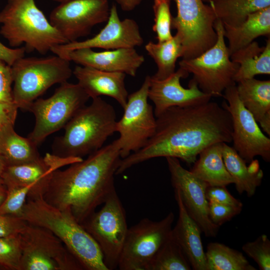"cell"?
Listing matches in <instances>:
<instances>
[{
	"label": "cell",
	"instance_id": "1",
	"mask_svg": "<svg viewBox=\"0 0 270 270\" xmlns=\"http://www.w3.org/2000/svg\"><path fill=\"white\" fill-rule=\"evenodd\" d=\"M156 120L153 136L142 148L120 160L116 174L158 157L174 158L194 164L200 152L208 146L232 141L230 114L216 102L172 106Z\"/></svg>",
	"mask_w": 270,
	"mask_h": 270
},
{
	"label": "cell",
	"instance_id": "2",
	"mask_svg": "<svg viewBox=\"0 0 270 270\" xmlns=\"http://www.w3.org/2000/svg\"><path fill=\"white\" fill-rule=\"evenodd\" d=\"M117 139L50 175L44 194L49 204L70 210L82 224L116 190L114 176L121 160Z\"/></svg>",
	"mask_w": 270,
	"mask_h": 270
},
{
	"label": "cell",
	"instance_id": "3",
	"mask_svg": "<svg viewBox=\"0 0 270 270\" xmlns=\"http://www.w3.org/2000/svg\"><path fill=\"white\" fill-rule=\"evenodd\" d=\"M20 218L50 231L84 270H108L98 245L70 210L52 206L42 196L27 197Z\"/></svg>",
	"mask_w": 270,
	"mask_h": 270
},
{
	"label": "cell",
	"instance_id": "4",
	"mask_svg": "<svg viewBox=\"0 0 270 270\" xmlns=\"http://www.w3.org/2000/svg\"><path fill=\"white\" fill-rule=\"evenodd\" d=\"M114 107L100 97L80 108L64 126L63 136L56 138L52 154L62 158L88 156L102 148L116 132Z\"/></svg>",
	"mask_w": 270,
	"mask_h": 270
},
{
	"label": "cell",
	"instance_id": "5",
	"mask_svg": "<svg viewBox=\"0 0 270 270\" xmlns=\"http://www.w3.org/2000/svg\"><path fill=\"white\" fill-rule=\"evenodd\" d=\"M0 34L10 46L24 44L26 52L44 54L58 45L68 43L50 23L34 0H8L0 11Z\"/></svg>",
	"mask_w": 270,
	"mask_h": 270
},
{
	"label": "cell",
	"instance_id": "6",
	"mask_svg": "<svg viewBox=\"0 0 270 270\" xmlns=\"http://www.w3.org/2000/svg\"><path fill=\"white\" fill-rule=\"evenodd\" d=\"M69 60L58 56H24L12 67L13 102L28 111L31 104L54 84L68 82L72 74Z\"/></svg>",
	"mask_w": 270,
	"mask_h": 270
},
{
	"label": "cell",
	"instance_id": "7",
	"mask_svg": "<svg viewBox=\"0 0 270 270\" xmlns=\"http://www.w3.org/2000/svg\"><path fill=\"white\" fill-rule=\"evenodd\" d=\"M214 28L217 34L216 43L196 58L182 59L178 64L192 74V79L200 90L217 97L222 96L226 88L236 84L234 78L238 65L230 59L222 22L216 19Z\"/></svg>",
	"mask_w": 270,
	"mask_h": 270
},
{
	"label": "cell",
	"instance_id": "8",
	"mask_svg": "<svg viewBox=\"0 0 270 270\" xmlns=\"http://www.w3.org/2000/svg\"><path fill=\"white\" fill-rule=\"evenodd\" d=\"M89 98L78 83L60 84L50 97L37 98L28 107V111L34 116L35 124L28 138L38 146L50 135L64 128Z\"/></svg>",
	"mask_w": 270,
	"mask_h": 270
},
{
	"label": "cell",
	"instance_id": "9",
	"mask_svg": "<svg viewBox=\"0 0 270 270\" xmlns=\"http://www.w3.org/2000/svg\"><path fill=\"white\" fill-rule=\"evenodd\" d=\"M20 235V270H82L80 262L50 231L27 223Z\"/></svg>",
	"mask_w": 270,
	"mask_h": 270
},
{
	"label": "cell",
	"instance_id": "10",
	"mask_svg": "<svg viewBox=\"0 0 270 270\" xmlns=\"http://www.w3.org/2000/svg\"><path fill=\"white\" fill-rule=\"evenodd\" d=\"M174 0L177 14L172 17V28L181 40L182 59L196 58L216 43V18L210 6L202 0Z\"/></svg>",
	"mask_w": 270,
	"mask_h": 270
},
{
	"label": "cell",
	"instance_id": "11",
	"mask_svg": "<svg viewBox=\"0 0 270 270\" xmlns=\"http://www.w3.org/2000/svg\"><path fill=\"white\" fill-rule=\"evenodd\" d=\"M103 204L81 224L98 245L108 270H112L118 268L128 228L126 212L116 190Z\"/></svg>",
	"mask_w": 270,
	"mask_h": 270
},
{
	"label": "cell",
	"instance_id": "12",
	"mask_svg": "<svg viewBox=\"0 0 270 270\" xmlns=\"http://www.w3.org/2000/svg\"><path fill=\"white\" fill-rule=\"evenodd\" d=\"M174 218L171 212L159 221L144 218L128 228L118 268L120 270H146L170 236Z\"/></svg>",
	"mask_w": 270,
	"mask_h": 270
},
{
	"label": "cell",
	"instance_id": "13",
	"mask_svg": "<svg viewBox=\"0 0 270 270\" xmlns=\"http://www.w3.org/2000/svg\"><path fill=\"white\" fill-rule=\"evenodd\" d=\"M150 80V76H146L140 88L128 96L122 116L117 121L122 158L142 148L155 132L156 117L148 101Z\"/></svg>",
	"mask_w": 270,
	"mask_h": 270
},
{
	"label": "cell",
	"instance_id": "14",
	"mask_svg": "<svg viewBox=\"0 0 270 270\" xmlns=\"http://www.w3.org/2000/svg\"><path fill=\"white\" fill-rule=\"evenodd\" d=\"M222 104L228 111L232 122L233 148L246 163L256 156L270 161V138L260 130L251 113L238 97L236 84L226 88Z\"/></svg>",
	"mask_w": 270,
	"mask_h": 270
},
{
	"label": "cell",
	"instance_id": "15",
	"mask_svg": "<svg viewBox=\"0 0 270 270\" xmlns=\"http://www.w3.org/2000/svg\"><path fill=\"white\" fill-rule=\"evenodd\" d=\"M110 11L108 0H72L54 8L49 21L70 42L88 35L95 26L106 22Z\"/></svg>",
	"mask_w": 270,
	"mask_h": 270
},
{
	"label": "cell",
	"instance_id": "16",
	"mask_svg": "<svg viewBox=\"0 0 270 270\" xmlns=\"http://www.w3.org/2000/svg\"><path fill=\"white\" fill-rule=\"evenodd\" d=\"M172 184L178 192L188 214L206 237H215L220 226L214 224L208 216V202L206 197L208 185L190 170L184 168L178 159L166 158Z\"/></svg>",
	"mask_w": 270,
	"mask_h": 270
},
{
	"label": "cell",
	"instance_id": "17",
	"mask_svg": "<svg viewBox=\"0 0 270 270\" xmlns=\"http://www.w3.org/2000/svg\"><path fill=\"white\" fill-rule=\"evenodd\" d=\"M106 24L94 37L82 41H75L53 47L50 51L60 53L82 48H100L105 50L135 48L141 46L144 38L139 26L132 18L121 20L117 7L112 4Z\"/></svg>",
	"mask_w": 270,
	"mask_h": 270
},
{
	"label": "cell",
	"instance_id": "18",
	"mask_svg": "<svg viewBox=\"0 0 270 270\" xmlns=\"http://www.w3.org/2000/svg\"><path fill=\"white\" fill-rule=\"evenodd\" d=\"M189 74L179 68L164 80H155L150 76L148 98L154 104L156 118L172 106H194L210 101L212 96L200 90L194 80L189 82L188 88L181 85V78H187Z\"/></svg>",
	"mask_w": 270,
	"mask_h": 270
},
{
	"label": "cell",
	"instance_id": "19",
	"mask_svg": "<svg viewBox=\"0 0 270 270\" xmlns=\"http://www.w3.org/2000/svg\"><path fill=\"white\" fill-rule=\"evenodd\" d=\"M58 56L80 66L111 72H120L135 76L144 62L135 48H123L96 52L82 48L60 53Z\"/></svg>",
	"mask_w": 270,
	"mask_h": 270
},
{
	"label": "cell",
	"instance_id": "20",
	"mask_svg": "<svg viewBox=\"0 0 270 270\" xmlns=\"http://www.w3.org/2000/svg\"><path fill=\"white\" fill-rule=\"evenodd\" d=\"M72 74L90 98L108 96L116 100L122 108L125 107L128 96L124 82L125 74L78 66Z\"/></svg>",
	"mask_w": 270,
	"mask_h": 270
},
{
	"label": "cell",
	"instance_id": "21",
	"mask_svg": "<svg viewBox=\"0 0 270 270\" xmlns=\"http://www.w3.org/2000/svg\"><path fill=\"white\" fill-rule=\"evenodd\" d=\"M174 196L178 208V217L172 234L180 247L192 269L207 270L205 252L201 238L200 226L187 212L178 192Z\"/></svg>",
	"mask_w": 270,
	"mask_h": 270
},
{
	"label": "cell",
	"instance_id": "22",
	"mask_svg": "<svg viewBox=\"0 0 270 270\" xmlns=\"http://www.w3.org/2000/svg\"><path fill=\"white\" fill-rule=\"evenodd\" d=\"M237 83L238 94L242 104L263 132L270 136V80L252 78Z\"/></svg>",
	"mask_w": 270,
	"mask_h": 270
},
{
	"label": "cell",
	"instance_id": "23",
	"mask_svg": "<svg viewBox=\"0 0 270 270\" xmlns=\"http://www.w3.org/2000/svg\"><path fill=\"white\" fill-rule=\"evenodd\" d=\"M223 26L230 56L259 36L270 38V6L250 14L244 22L236 26L223 24Z\"/></svg>",
	"mask_w": 270,
	"mask_h": 270
},
{
	"label": "cell",
	"instance_id": "24",
	"mask_svg": "<svg viewBox=\"0 0 270 270\" xmlns=\"http://www.w3.org/2000/svg\"><path fill=\"white\" fill-rule=\"evenodd\" d=\"M222 157L227 170L234 180L239 194L246 192L252 196L262 182L264 176L257 160H253L248 166L233 147L222 144Z\"/></svg>",
	"mask_w": 270,
	"mask_h": 270
},
{
	"label": "cell",
	"instance_id": "25",
	"mask_svg": "<svg viewBox=\"0 0 270 270\" xmlns=\"http://www.w3.org/2000/svg\"><path fill=\"white\" fill-rule=\"evenodd\" d=\"M222 144H214L204 149L190 170L208 186H226L234 184L224 162Z\"/></svg>",
	"mask_w": 270,
	"mask_h": 270
},
{
	"label": "cell",
	"instance_id": "26",
	"mask_svg": "<svg viewBox=\"0 0 270 270\" xmlns=\"http://www.w3.org/2000/svg\"><path fill=\"white\" fill-rule=\"evenodd\" d=\"M231 60L238 65L234 80L237 83L259 74H270V38L264 46L253 41L230 55Z\"/></svg>",
	"mask_w": 270,
	"mask_h": 270
},
{
	"label": "cell",
	"instance_id": "27",
	"mask_svg": "<svg viewBox=\"0 0 270 270\" xmlns=\"http://www.w3.org/2000/svg\"><path fill=\"white\" fill-rule=\"evenodd\" d=\"M0 156L6 166L35 162L42 158L38 146L28 137L18 134L13 124L0 128Z\"/></svg>",
	"mask_w": 270,
	"mask_h": 270
},
{
	"label": "cell",
	"instance_id": "28",
	"mask_svg": "<svg viewBox=\"0 0 270 270\" xmlns=\"http://www.w3.org/2000/svg\"><path fill=\"white\" fill-rule=\"evenodd\" d=\"M145 49L157 66V71L151 78L158 80H164L174 72L176 60L183 54L182 41L176 34L164 42H149Z\"/></svg>",
	"mask_w": 270,
	"mask_h": 270
},
{
	"label": "cell",
	"instance_id": "29",
	"mask_svg": "<svg viewBox=\"0 0 270 270\" xmlns=\"http://www.w3.org/2000/svg\"><path fill=\"white\" fill-rule=\"evenodd\" d=\"M224 24L236 26L250 14L270 6V0H202Z\"/></svg>",
	"mask_w": 270,
	"mask_h": 270
},
{
	"label": "cell",
	"instance_id": "30",
	"mask_svg": "<svg viewBox=\"0 0 270 270\" xmlns=\"http://www.w3.org/2000/svg\"><path fill=\"white\" fill-rule=\"evenodd\" d=\"M207 270H256L242 252L219 242H210L205 252Z\"/></svg>",
	"mask_w": 270,
	"mask_h": 270
},
{
	"label": "cell",
	"instance_id": "31",
	"mask_svg": "<svg viewBox=\"0 0 270 270\" xmlns=\"http://www.w3.org/2000/svg\"><path fill=\"white\" fill-rule=\"evenodd\" d=\"M192 267L177 242L170 236L148 264L146 270H190Z\"/></svg>",
	"mask_w": 270,
	"mask_h": 270
},
{
	"label": "cell",
	"instance_id": "32",
	"mask_svg": "<svg viewBox=\"0 0 270 270\" xmlns=\"http://www.w3.org/2000/svg\"><path fill=\"white\" fill-rule=\"evenodd\" d=\"M172 0H154L152 10L154 24L152 30L158 42H162L172 37L171 32L172 16L170 10Z\"/></svg>",
	"mask_w": 270,
	"mask_h": 270
},
{
	"label": "cell",
	"instance_id": "33",
	"mask_svg": "<svg viewBox=\"0 0 270 270\" xmlns=\"http://www.w3.org/2000/svg\"><path fill=\"white\" fill-rule=\"evenodd\" d=\"M20 235L0 237V268L2 270H20Z\"/></svg>",
	"mask_w": 270,
	"mask_h": 270
},
{
	"label": "cell",
	"instance_id": "34",
	"mask_svg": "<svg viewBox=\"0 0 270 270\" xmlns=\"http://www.w3.org/2000/svg\"><path fill=\"white\" fill-rule=\"evenodd\" d=\"M6 198L0 206V214L20 218L32 186L7 188Z\"/></svg>",
	"mask_w": 270,
	"mask_h": 270
},
{
	"label": "cell",
	"instance_id": "35",
	"mask_svg": "<svg viewBox=\"0 0 270 270\" xmlns=\"http://www.w3.org/2000/svg\"><path fill=\"white\" fill-rule=\"evenodd\" d=\"M242 250L252 258L261 270H270V240L264 234L256 240L247 242L242 246Z\"/></svg>",
	"mask_w": 270,
	"mask_h": 270
},
{
	"label": "cell",
	"instance_id": "36",
	"mask_svg": "<svg viewBox=\"0 0 270 270\" xmlns=\"http://www.w3.org/2000/svg\"><path fill=\"white\" fill-rule=\"evenodd\" d=\"M242 208L208 202V212L211 222L220 226L238 214Z\"/></svg>",
	"mask_w": 270,
	"mask_h": 270
},
{
	"label": "cell",
	"instance_id": "37",
	"mask_svg": "<svg viewBox=\"0 0 270 270\" xmlns=\"http://www.w3.org/2000/svg\"><path fill=\"white\" fill-rule=\"evenodd\" d=\"M206 197L208 202L242 207V202L234 197L227 190L226 186H208L206 190Z\"/></svg>",
	"mask_w": 270,
	"mask_h": 270
},
{
	"label": "cell",
	"instance_id": "38",
	"mask_svg": "<svg viewBox=\"0 0 270 270\" xmlns=\"http://www.w3.org/2000/svg\"><path fill=\"white\" fill-rule=\"evenodd\" d=\"M11 66L0 60V102H13Z\"/></svg>",
	"mask_w": 270,
	"mask_h": 270
},
{
	"label": "cell",
	"instance_id": "39",
	"mask_svg": "<svg viewBox=\"0 0 270 270\" xmlns=\"http://www.w3.org/2000/svg\"><path fill=\"white\" fill-rule=\"evenodd\" d=\"M26 224L20 218L0 214V237L19 234Z\"/></svg>",
	"mask_w": 270,
	"mask_h": 270
},
{
	"label": "cell",
	"instance_id": "40",
	"mask_svg": "<svg viewBox=\"0 0 270 270\" xmlns=\"http://www.w3.org/2000/svg\"><path fill=\"white\" fill-rule=\"evenodd\" d=\"M25 48H8L0 42V60L3 61L10 66L20 58L24 56Z\"/></svg>",
	"mask_w": 270,
	"mask_h": 270
},
{
	"label": "cell",
	"instance_id": "41",
	"mask_svg": "<svg viewBox=\"0 0 270 270\" xmlns=\"http://www.w3.org/2000/svg\"><path fill=\"white\" fill-rule=\"evenodd\" d=\"M18 108L14 102H0V128L9 124H14Z\"/></svg>",
	"mask_w": 270,
	"mask_h": 270
},
{
	"label": "cell",
	"instance_id": "42",
	"mask_svg": "<svg viewBox=\"0 0 270 270\" xmlns=\"http://www.w3.org/2000/svg\"><path fill=\"white\" fill-rule=\"evenodd\" d=\"M124 12H130L135 9L144 0H114Z\"/></svg>",
	"mask_w": 270,
	"mask_h": 270
},
{
	"label": "cell",
	"instance_id": "43",
	"mask_svg": "<svg viewBox=\"0 0 270 270\" xmlns=\"http://www.w3.org/2000/svg\"><path fill=\"white\" fill-rule=\"evenodd\" d=\"M7 192V187L2 178L0 176V206L6 198Z\"/></svg>",
	"mask_w": 270,
	"mask_h": 270
},
{
	"label": "cell",
	"instance_id": "44",
	"mask_svg": "<svg viewBox=\"0 0 270 270\" xmlns=\"http://www.w3.org/2000/svg\"><path fill=\"white\" fill-rule=\"evenodd\" d=\"M5 166L6 164L2 158L0 156V176L2 173Z\"/></svg>",
	"mask_w": 270,
	"mask_h": 270
},
{
	"label": "cell",
	"instance_id": "45",
	"mask_svg": "<svg viewBox=\"0 0 270 270\" xmlns=\"http://www.w3.org/2000/svg\"><path fill=\"white\" fill-rule=\"evenodd\" d=\"M54 2H60V3H62V2H68V1H70V0H52Z\"/></svg>",
	"mask_w": 270,
	"mask_h": 270
},
{
	"label": "cell",
	"instance_id": "46",
	"mask_svg": "<svg viewBox=\"0 0 270 270\" xmlns=\"http://www.w3.org/2000/svg\"><path fill=\"white\" fill-rule=\"evenodd\" d=\"M0 270H2V268H0Z\"/></svg>",
	"mask_w": 270,
	"mask_h": 270
}]
</instances>
